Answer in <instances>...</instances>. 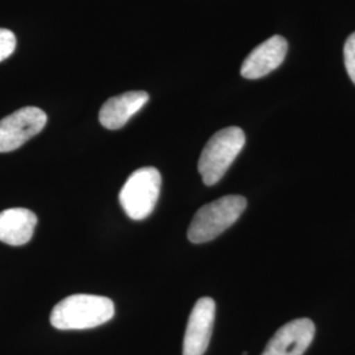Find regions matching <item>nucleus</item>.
Returning <instances> with one entry per match:
<instances>
[{"mask_svg":"<svg viewBox=\"0 0 355 355\" xmlns=\"http://www.w3.org/2000/svg\"><path fill=\"white\" fill-rule=\"evenodd\" d=\"M245 142V133L239 127L224 128L209 139L198 164L204 184L214 186L221 180L241 153Z\"/></svg>","mask_w":355,"mask_h":355,"instance_id":"7ed1b4c3","label":"nucleus"},{"mask_svg":"<svg viewBox=\"0 0 355 355\" xmlns=\"http://www.w3.org/2000/svg\"><path fill=\"white\" fill-rule=\"evenodd\" d=\"M343 57H345V66H346L347 74L355 85V32L353 35H350L345 42Z\"/></svg>","mask_w":355,"mask_h":355,"instance_id":"f8f14e48","label":"nucleus"},{"mask_svg":"<svg viewBox=\"0 0 355 355\" xmlns=\"http://www.w3.org/2000/svg\"><path fill=\"white\" fill-rule=\"evenodd\" d=\"M37 216L26 208H10L0 212V241L21 246L32 240Z\"/></svg>","mask_w":355,"mask_h":355,"instance_id":"9d476101","label":"nucleus"},{"mask_svg":"<svg viewBox=\"0 0 355 355\" xmlns=\"http://www.w3.org/2000/svg\"><path fill=\"white\" fill-rule=\"evenodd\" d=\"M16 36L12 31L0 28V62L11 57L16 49Z\"/></svg>","mask_w":355,"mask_h":355,"instance_id":"9b49d317","label":"nucleus"},{"mask_svg":"<svg viewBox=\"0 0 355 355\" xmlns=\"http://www.w3.org/2000/svg\"><path fill=\"white\" fill-rule=\"evenodd\" d=\"M316 327L309 318H296L283 325L267 343L262 355H303L315 338Z\"/></svg>","mask_w":355,"mask_h":355,"instance_id":"0eeeda50","label":"nucleus"},{"mask_svg":"<svg viewBox=\"0 0 355 355\" xmlns=\"http://www.w3.org/2000/svg\"><path fill=\"white\" fill-rule=\"evenodd\" d=\"M248 202L240 195H228L202 207L191 221L189 240L192 243L212 241L230 228L246 209Z\"/></svg>","mask_w":355,"mask_h":355,"instance_id":"f03ea898","label":"nucleus"},{"mask_svg":"<svg viewBox=\"0 0 355 355\" xmlns=\"http://www.w3.org/2000/svg\"><path fill=\"white\" fill-rule=\"evenodd\" d=\"M162 186L161 173L155 167H141L132 173L120 190V204L128 217L141 221L152 215Z\"/></svg>","mask_w":355,"mask_h":355,"instance_id":"20e7f679","label":"nucleus"},{"mask_svg":"<svg viewBox=\"0 0 355 355\" xmlns=\"http://www.w3.org/2000/svg\"><path fill=\"white\" fill-rule=\"evenodd\" d=\"M216 303L202 297L193 305L183 340V355H204L211 341L215 324Z\"/></svg>","mask_w":355,"mask_h":355,"instance_id":"423d86ee","label":"nucleus"},{"mask_svg":"<svg viewBox=\"0 0 355 355\" xmlns=\"http://www.w3.org/2000/svg\"><path fill=\"white\" fill-rule=\"evenodd\" d=\"M149 101L145 91H129L114 96L103 104L99 121L103 127L116 130L124 127L132 116L137 114Z\"/></svg>","mask_w":355,"mask_h":355,"instance_id":"1a4fd4ad","label":"nucleus"},{"mask_svg":"<svg viewBox=\"0 0 355 355\" xmlns=\"http://www.w3.org/2000/svg\"><path fill=\"white\" fill-rule=\"evenodd\" d=\"M48 121L37 107H24L0 120V153H10L37 136Z\"/></svg>","mask_w":355,"mask_h":355,"instance_id":"39448f33","label":"nucleus"},{"mask_svg":"<svg viewBox=\"0 0 355 355\" xmlns=\"http://www.w3.org/2000/svg\"><path fill=\"white\" fill-rule=\"evenodd\" d=\"M114 316V302L98 295L67 296L51 311V324L60 330L92 329Z\"/></svg>","mask_w":355,"mask_h":355,"instance_id":"f257e3e1","label":"nucleus"},{"mask_svg":"<svg viewBox=\"0 0 355 355\" xmlns=\"http://www.w3.org/2000/svg\"><path fill=\"white\" fill-rule=\"evenodd\" d=\"M288 51V42L275 35L258 45L243 61L241 76L246 79H259L270 74L283 64Z\"/></svg>","mask_w":355,"mask_h":355,"instance_id":"6e6552de","label":"nucleus"}]
</instances>
